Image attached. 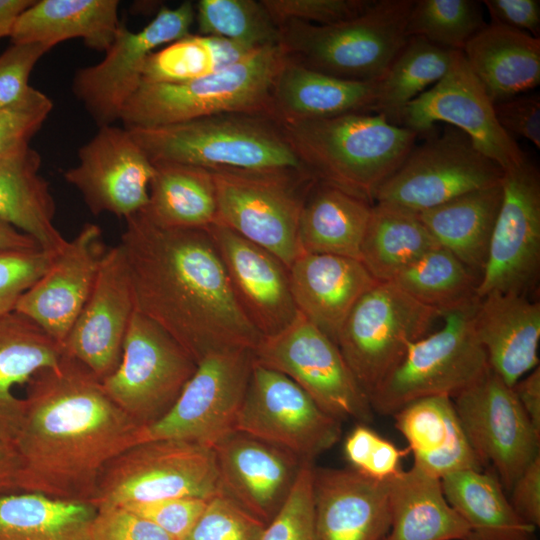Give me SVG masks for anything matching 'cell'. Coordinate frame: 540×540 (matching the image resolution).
<instances>
[{
  "instance_id": "cell-44",
  "label": "cell",
  "mask_w": 540,
  "mask_h": 540,
  "mask_svg": "<svg viewBox=\"0 0 540 540\" xmlns=\"http://www.w3.org/2000/svg\"><path fill=\"white\" fill-rule=\"evenodd\" d=\"M195 20L199 35L256 49L279 43V26L261 0H199Z\"/></svg>"
},
{
  "instance_id": "cell-7",
  "label": "cell",
  "mask_w": 540,
  "mask_h": 540,
  "mask_svg": "<svg viewBox=\"0 0 540 540\" xmlns=\"http://www.w3.org/2000/svg\"><path fill=\"white\" fill-rule=\"evenodd\" d=\"M478 300L442 312V327L409 345L399 363L370 395L374 413L393 416L421 398H453L488 370L474 326Z\"/></svg>"
},
{
  "instance_id": "cell-33",
  "label": "cell",
  "mask_w": 540,
  "mask_h": 540,
  "mask_svg": "<svg viewBox=\"0 0 540 540\" xmlns=\"http://www.w3.org/2000/svg\"><path fill=\"white\" fill-rule=\"evenodd\" d=\"M118 0L34 1L17 19L12 43H45L52 47L73 38L105 52L121 25Z\"/></svg>"
},
{
  "instance_id": "cell-39",
  "label": "cell",
  "mask_w": 540,
  "mask_h": 540,
  "mask_svg": "<svg viewBox=\"0 0 540 540\" xmlns=\"http://www.w3.org/2000/svg\"><path fill=\"white\" fill-rule=\"evenodd\" d=\"M97 508L34 492L0 496V540H91Z\"/></svg>"
},
{
  "instance_id": "cell-15",
  "label": "cell",
  "mask_w": 540,
  "mask_h": 540,
  "mask_svg": "<svg viewBox=\"0 0 540 540\" xmlns=\"http://www.w3.org/2000/svg\"><path fill=\"white\" fill-rule=\"evenodd\" d=\"M235 430L313 462L340 440L342 422L289 377L254 361Z\"/></svg>"
},
{
  "instance_id": "cell-52",
  "label": "cell",
  "mask_w": 540,
  "mask_h": 540,
  "mask_svg": "<svg viewBox=\"0 0 540 540\" xmlns=\"http://www.w3.org/2000/svg\"><path fill=\"white\" fill-rule=\"evenodd\" d=\"M91 540H175L151 521L123 506L97 508Z\"/></svg>"
},
{
  "instance_id": "cell-27",
  "label": "cell",
  "mask_w": 540,
  "mask_h": 540,
  "mask_svg": "<svg viewBox=\"0 0 540 540\" xmlns=\"http://www.w3.org/2000/svg\"><path fill=\"white\" fill-rule=\"evenodd\" d=\"M474 326L489 368L513 387L539 366L540 303L515 293L479 298Z\"/></svg>"
},
{
  "instance_id": "cell-41",
  "label": "cell",
  "mask_w": 540,
  "mask_h": 540,
  "mask_svg": "<svg viewBox=\"0 0 540 540\" xmlns=\"http://www.w3.org/2000/svg\"><path fill=\"white\" fill-rule=\"evenodd\" d=\"M455 52L436 46L422 37H408L377 82L378 97L374 113L401 126L406 106L445 76Z\"/></svg>"
},
{
  "instance_id": "cell-36",
  "label": "cell",
  "mask_w": 540,
  "mask_h": 540,
  "mask_svg": "<svg viewBox=\"0 0 540 540\" xmlns=\"http://www.w3.org/2000/svg\"><path fill=\"white\" fill-rule=\"evenodd\" d=\"M501 201L500 181L423 211L417 216L441 247L481 277Z\"/></svg>"
},
{
  "instance_id": "cell-5",
  "label": "cell",
  "mask_w": 540,
  "mask_h": 540,
  "mask_svg": "<svg viewBox=\"0 0 540 540\" xmlns=\"http://www.w3.org/2000/svg\"><path fill=\"white\" fill-rule=\"evenodd\" d=\"M286 60L278 43L201 78L175 83L141 82L127 101L120 121L124 128L133 129L224 113L273 118V84Z\"/></svg>"
},
{
  "instance_id": "cell-29",
  "label": "cell",
  "mask_w": 540,
  "mask_h": 540,
  "mask_svg": "<svg viewBox=\"0 0 540 540\" xmlns=\"http://www.w3.org/2000/svg\"><path fill=\"white\" fill-rule=\"evenodd\" d=\"M377 82L330 76L286 60L273 84V118L278 123L374 113Z\"/></svg>"
},
{
  "instance_id": "cell-16",
  "label": "cell",
  "mask_w": 540,
  "mask_h": 540,
  "mask_svg": "<svg viewBox=\"0 0 540 540\" xmlns=\"http://www.w3.org/2000/svg\"><path fill=\"white\" fill-rule=\"evenodd\" d=\"M194 20L195 4L184 1L175 8L161 7L138 32L121 24L102 61L75 73L73 93L98 127L120 121L127 101L142 82L148 56L159 46L189 35Z\"/></svg>"
},
{
  "instance_id": "cell-45",
  "label": "cell",
  "mask_w": 540,
  "mask_h": 540,
  "mask_svg": "<svg viewBox=\"0 0 540 540\" xmlns=\"http://www.w3.org/2000/svg\"><path fill=\"white\" fill-rule=\"evenodd\" d=\"M481 2L473 0H417L410 10L406 34L422 37L452 51L466 44L487 24Z\"/></svg>"
},
{
  "instance_id": "cell-49",
  "label": "cell",
  "mask_w": 540,
  "mask_h": 540,
  "mask_svg": "<svg viewBox=\"0 0 540 540\" xmlns=\"http://www.w3.org/2000/svg\"><path fill=\"white\" fill-rule=\"evenodd\" d=\"M57 254L38 247L0 255V317L15 310L20 297L46 272Z\"/></svg>"
},
{
  "instance_id": "cell-53",
  "label": "cell",
  "mask_w": 540,
  "mask_h": 540,
  "mask_svg": "<svg viewBox=\"0 0 540 540\" xmlns=\"http://www.w3.org/2000/svg\"><path fill=\"white\" fill-rule=\"evenodd\" d=\"M208 499L169 498L123 506L151 521L175 540H182L203 512Z\"/></svg>"
},
{
  "instance_id": "cell-28",
  "label": "cell",
  "mask_w": 540,
  "mask_h": 540,
  "mask_svg": "<svg viewBox=\"0 0 540 540\" xmlns=\"http://www.w3.org/2000/svg\"><path fill=\"white\" fill-rule=\"evenodd\" d=\"M395 426L413 454V466L442 479L455 472L482 469L457 417L452 398L445 395L415 400L394 415Z\"/></svg>"
},
{
  "instance_id": "cell-23",
  "label": "cell",
  "mask_w": 540,
  "mask_h": 540,
  "mask_svg": "<svg viewBox=\"0 0 540 540\" xmlns=\"http://www.w3.org/2000/svg\"><path fill=\"white\" fill-rule=\"evenodd\" d=\"M212 448L220 492L267 525L288 498L305 461L237 430Z\"/></svg>"
},
{
  "instance_id": "cell-13",
  "label": "cell",
  "mask_w": 540,
  "mask_h": 540,
  "mask_svg": "<svg viewBox=\"0 0 540 540\" xmlns=\"http://www.w3.org/2000/svg\"><path fill=\"white\" fill-rule=\"evenodd\" d=\"M254 361L299 385L326 413L341 422L373 421L374 411L337 344L298 312L280 333L263 337Z\"/></svg>"
},
{
  "instance_id": "cell-35",
  "label": "cell",
  "mask_w": 540,
  "mask_h": 540,
  "mask_svg": "<svg viewBox=\"0 0 540 540\" xmlns=\"http://www.w3.org/2000/svg\"><path fill=\"white\" fill-rule=\"evenodd\" d=\"M372 207L362 199L316 181L306 195L299 218L301 253L360 260Z\"/></svg>"
},
{
  "instance_id": "cell-57",
  "label": "cell",
  "mask_w": 540,
  "mask_h": 540,
  "mask_svg": "<svg viewBox=\"0 0 540 540\" xmlns=\"http://www.w3.org/2000/svg\"><path fill=\"white\" fill-rule=\"evenodd\" d=\"M410 453L409 449H399L394 443L379 437L362 472L377 481H386L401 469V459Z\"/></svg>"
},
{
  "instance_id": "cell-18",
  "label": "cell",
  "mask_w": 540,
  "mask_h": 540,
  "mask_svg": "<svg viewBox=\"0 0 540 540\" xmlns=\"http://www.w3.org/2000/svg\"><path fill=\"white\" fill-rule=\"evenodd\" d=\"M462 429L482 466L490 463L510 491L525 468L540 455L538 432L512 387L490 368L452 398Z\"/></svg>"
},
{
  "instance_id": "cell-10",
  "label": "cell",
  "mask_w": 540,
  "mask_h": 540,
  "mask_svg": "<svg viewBox=\"0 0 540 540\" xmlns=\"http://www.w3.org/2000/svg\"><path fill=\"white\" fill-rule=\"evenodd\" d=\"M440 316L390 282L376 283L357 301L336 344L369 399L409 345L427 335Z\"/></svg>"
},
{
  "instance_id": "cell-11",
  "label": "cell",
  "mask_w": 540,
  "mask_h": 540,
  "mask_svg": "<svg viewBox=\"0 0 540 540\" xmlns=\"http://www.w3.org/2000/svg\"><path fill=\"white\" fill-rule=\"evenodd\" d=\"M504 171L459 129L447 125L413 147L380 186L374 204L419 214L502 180Z\"/></svg>"
},
{
  "instance_id": "cell-1",
  "label": "cell",
  "mask_w": 540,
  "mask_h": 540,
  "mask_svg": "<svg viewBox=\"0 0 540 540\" xmlns=\"http://www.w3.org/2000/svg\"><path fill=\"white\" fill-rule=\"evenodd\" d=\"M119 244L135 311L164 329L197 364L211 354L259 344L263 337L238 303L207 228L163 227L139 211L125 218Z\"/></svg>"
},
{
  "instance_id": "cell-20",
  "label": "cell",
  "mask_w": 540,
  "mask_h": 540,
  "mask_svg": "<svg viewBox=\"0 0 540 540\" xmlns=\"http://www.w3.org/2000/svg\"><path fill=\"white\" fill-rule=\"evenodd\" d=\"M154 165L124 127H99L78 150V164L63 176L94 215L127 218L148 202Z\"/></svg>"
},
{
  "instance_id": "cell-3",
  "label": "cell",
  "mask_w": 540,
  "mask_h": 540,
  "mask_svg": "<svg viewBox=\"0 0 540 540\" xmlns=\"http://www.w3.org/2000/svg\"><path fill=\"white\" fill-rule=\"evenodd\" d=\"M279 124L317 181L372 205L378 189L402 165L418 136L377 113Z\"/></svg>"
},
{
  "instance_id": "cell-38",
  "label": "cell",
  "mask_w": 540,
  "mask_h": 540,
  "mask_svg": "<svg viewBox=\"0 0 540 540\" xmlns=\"http://www.w3.org/2000/svg\"><path fill=\"white\" fill-rule=\"evenodd\" d=\"M149 197L141 212L152 222L171 228H208L218 221L212 172L169 161L153 162Z\"/></svg>"
},
{
  "instance_id": "cell-2",
  "label": "cell",
  "mask_w": 540,
  "mask_h": 540,
  "mask_svg": "<svg viewBox=\"0 0 540 540\" xmlns=\"http://www.w3.org/2000/svg\"><path fill=\"white\" fill-rule=\"evenodd\" d=\"M139 430L101 380L65 354L28 382L13 445L17 489L91 503L103 469L138 443Z\"/></svg>"
},
{
  "instance_id": "cell-40",
  "label": "cell",
  "mask_w": 540,
  "mask_h": 540,
  "mask_svg": "<svg viewBox=\"0 0 540 540\" xmlns=\"http://www.w3.org/2000/svg\"><path fill=\"white\" fill-rule=\"evenodd\" d=\"M438 246L417 214L374 204L361 245L360 261L377 282H390Z\"/></svg>"
},
{
  "instance_id": "cell-42",
  "label": "cell",
  "mask_w": 540,
  "mask_h": 540,
  "mask_svg": "<svg viewBox=\"0 0 540 540\" xmlns=\"http://www.w3.org/2000/svg\"><path fill=\"white\" fill-rule=\"evenodd\" d=\"M480 275L438 246L401 271L390 283L440 314L478 298Z\"/></svg>"
},
{
  "instance_id": "cell-56",
  "label": "cell",
  "mask_w": 540,
  "mask_h": 540,
  "mask_svg": "<svg viewBox=\"0 0 540 540\" xmlns=\"http://www.w3.org/2000/svg\"><path fill=\"white\" fill-rule=\"evenodd\" d=\"M510 503L527 523L540 526V455L519 475L511 489Z\"/></svg>"
},
{
  "instance_id": "cell-50",
  "label": "cell",
  "mask_w": 540,
  "mask_h": 540,
  "mask_svg": "<svg viewBox=\"0 0 540 540\" xmlns=\"http://www.w3.org/2000/svg\"><path fill=\"white\" fill-rule=\"evenodd\" d=\"M279 26L288 21L333 25L350 20L367 10L373 0H261Z\"/></svg>"
},
{
  "instance_id": "cell-30",
  "label": "cell",
  "mask_w": 540,
  "mask_h": 540,
  "mask_svg": "<svg viewBox=\"0 0 540 540\" xmlns=\"http://www.w3.org/2000/svg\"><path fill=\"white\" fill-rule=\"evenodd\" d=\"M64 355L63 346L28 317L16 311L0 317V443L13 448L20 425L23 398L13 393L15 386L57 366Z\"/></svg>"
},
{
  "instance_id": "cell-34",
  "label": "cell",
  "mask_w": 540,
  "mask_h": 540,
  "mask_svg": "<svg viewBox=\"0 0 540 540\" xmlns=\"http://www.w3.org/2000/svg\"><path fill=\"white\" fill-rule=\"evenodd\" d=\"M40 166L32 148L0 159V222L30 236L41 249L59 253L67 240L54 224L56 205Z\"/></svg>"
},
{
  "instance_id": "cell-4",
  "label": "cell",
  "mask_w": 540,
  "mask_h": 540,
  "mask_svg": "<svg viewBox=\"0 0 540 540\" xmlns=\"http://www.w3.org/2000/svg\"><path fill=\"white\" fill-rule=\"evenodd\" d=\"M127 130L152 163L178 162L212 171L311 175L281 125L263 115L224 113Z\"/></svg>"
},
{
  "instance_id": "cell-19",
  "label": "cell",
  "mask_w": 540,
  "mask_h": 540,
  "mask_svg": "<svg viewBox=\"0 0 540 540\" xmlns=\"http://www.w3.org/2000/svg\"><path fill=\"white\" fill-rule=\"evenodd\" d=\"M437 122L465 133L486 157L503 171L527 158L513 137L499 124L494 103L466 62L456 51L449 71L405 108L401 126L429 134Z\"/></svg>"
},
{
  "instance_id": "cell-55",
  "label": "cell",
  "mask_w": 540,
  "mask_h": 540,
  "mask_svg": "<svg viewBox=\"0 0 540 540\" xmlns=\"http://www.w3.org/2000/svg\"><path fill=\"white\" fill-rule=\"evenodd\" d=\"M481 3L487 8L492 24L506 26L539 37V0H484Z\"/></svg>"
},
{
  "instance_id": "cell-24",
  "label": "cell",
  "mask_w": 540,
  "mask_h": 540,
  "mask_svg": "<svg viewBox=\"0 0 540 540\" xmlns=\"http://www.w3.org/2000/svg\"><path fill=\"white\" fill-rule=\"evenodd\" d=\"M207 229L234 295L253 326L262 337L274 336L287 328L298 315L287 266L268 250L220 223Z\"/></svg>"
},
{
  "instance_id": "cell-26",
  "label": "cell",
  "mask_w": 540,
  "mask_h": 540,
  "mask_svg": "<svg viewBox=\"0 0 540 540\" xmlns=\"http://www.w3.org/2000/svg\"><path fill=\"white\" fill-rule=\"evenodd\" d=\"M298 312L336 343L357 301L376 283L360 260L301 253L288 268Z\"/></svg>"
},
{
  "instance_id": "cell-37",
  "label": "cell",
  "mask_w": 540,
  "mask_h": 540,
  "mask_svg": "<svg viewBox=\"0 0 540 540\" xmlns=\"http://www.w3.org/2000/svg\"><path fill=\"white\" fill-rule=\"evenodd\" d=\"M441 484L469 528L467 540H532L536 528L516 513L494 474L468 469L443 477Z\"/></svg>"
},
{
  "instance_id": "cell-46",
  "label": "cell",
  "mask_w": 540,
  "mask_h": 540,
  "mask_svg": "<svg viewBox=\"0 0 540 540\" xmlns=\"http://www.w3.org/2000/svg\"><path fill=\"white\" fill-rule=\"evenodd\" d=\"M313 462L305 461L285 503L259 540H318L313 495Z\"/></svg>"
},
{
  "instance_id": "cell-6",
  "label": "cell",
  "mask_w": 540,
  "mask_h": 540,
  "mask_svg": "<svg viewBox=\"0 0 540 540\" xmlns=\"http://www.w3.org/2000/svg\"><path fill=\"white\" fill-rule=\"evenodd\" d=\"M414 0L373 1L362 14L333 25L288 21L279 44L288 60L341 79L378 82L406 43Z\"/></svg>"
},
{
  "instance_id": "cell-58",
  "label": "cell",
  "mask_w": 540,
  "mask_h": 540,
  "mask_svg": "<svg viewBox=\"0 0 540 540\" xmlns=\"http://www.w3.org/2000/svg\"><path fill=\"white\" fill-rule=\"evenodd\" d=\"M379 435L367 424L356 425L344 441V455L351 468L362 472Z\"/></svg>"
},
{
  "instance_id": "cell-32",
  "label": "cell",
  "mask_w": 540,
  "mask_h": 540,
  "mask_svg": "<svg viewBox=\"0 0 540 540\" xmlns=\"http://www.w3.org/2000/svg\"><path fill=\"white\" fill-rule=\"evenodd\" d=\"M386 483L390 528L384 540H467L469 528L449 505L440 479L412 466Z\"/></svg>"
},
{
  "instance_id": "cell-60",
  "label": "cell",
  "mask_w": 540,
  "mask_h": 540,
  "mask_svg": "<svg viewBox=\"0 0 540 540\" xmlns=\"http://www.w3.org/2000/svg\"><path fill=\"white\" fill-rule=\"evenodd\" d=\"M19 462L15 450L0 443V496L18 492Z\"/></svg>"
},
{
  "instance_id": "cell-21",
  "label": "cell",
  "mask_w": 540,
  "mask_h": 540,
  "mask_svg": "<svg viewBox=\"0 0 540 540\" xmlns=\"http://www.w3.org/2000/svg\"><path fill=\"white\" fill-rule=\"evenodd\" d=\"M134 312L129 268L118 244L105 252L90 296L63 343L64 353L102 381L120 363Z\"/></svg>"
},
{
  "instance_id": "cell-54",
  "label": "cell",
  "mask_w": 540,
  "mask_h": 540,
  "mask_svg": "<svg viewBox=\"0 0 540 540\" xmlns=\"http://www.w3.org/2000/svg\"><path fill=\"white\" fill-rule=\"evenodd\" d=\"M501 127L512 136L518 135L540 148V96L521 94L494 104Z\"/></svg>"
},
{
  "instance_id": "cell-62",
  "label": "cell",
  "mask_w": 540,
  "mask_h": 540,
  "mask_svg": "<svg viewBox=\"0 0 540 540\" xmlns=\"http://www.w3.org/2000/svg\"><path fill=\"white\" fill-rule=\"evenodd\" d=\"M35 0H0V38L11 35L18 17Z\"/></svg>"
},
{
  "instance_id": "cell-12",
  "label": "cell",
  "mask_w": 540,
  "mask_h": 540,
  "mask_svg": "<svg viewBox=\"0 0 540 540\" xmlns=\"http://www.w3.org/2000/svg\"><path fill=\"white\" fill-rule=\"evenodd\" d=\"M196 368L197 363L176 340L135 311L120 363L101 382L112 401L143 428L170 410Z\"/></svg>"
},
{
  "instance_id": "cell-59",
  "label": "cell",
  "mask_w": 540,
  "mask_h": 540,
  "mask_svg": "<svg viewBox=\"0 0 540 540\" xmlns=\"http://www.w3.org/2000/svg\"><path fill=\"white\" fill-rule=\"evenodd\" d=\"M512 389L526 416L540 432V367L522 377Z\"/></svg>"
},
{
  "instance_id": "cell-25",
  "label": "cell",
  "mask_w": 540,
  "mask_h": 540,
  "mask_svg": "<svg viewBox=\"0 0 540 540\" xmlns=\"http://www.w3.org/2000/svg\"><path fill=\"white\" fill-rule=\"evenodd\" d=\"M318 540H384L390 528L386 481L353 468L313 469Z\"/></svg>"
},
{
  "instance_id": "cell-8",
  "label": "cell",
  "mask_w": 540,
  "mask_h": 540,
  "mask_svg": "<svg viewBox=\"0 0 540 540\" xmlns=\"http://www.w3.org/2000/svg\"><path fill=\"white\" fill-rule=\"evenodd\" d=\"M220 492L212 447L180 440L135 444L103 469L91 500L96 508L169 498L210 499Z\"/></svg>"
},
{
  "instance_id": "cell-51",
  "label": "cell",
  "mask_w": 540,
  "mask_h": 540,
  "mask_svg": "<svg viewBox=\"0 0 540 540\" xmlns=\"http://www.w3.org/2000/svg\"><path fill=\"white\" fill-rule=\"evenodd\" d=\"M52 48L45 43H12L0 54V109L26 96L34 66Z\"/></svg>"
},
{
  "instance_id": "cell-17",
  "label": "cell",
  "mask_w": 540,
  "mask_h": 540,
  "mask_svg": "<svg viewBox=\"0 0 540 540\" xmlns=\"http://www.w3.org/2000/svg\"><path fill=\"white\" fill-rule=\"evenodd\" d=\"M502 201L477 288L528 296L540 273V174L528 158L504 171Z\"/></svg>"
},
{
  "instance_id": "cell-9",
  "label": "cell",
  "mask_w": 540,
  "mask_h": 540,
  "mask_svg": "<svg viewBox=\"0 0 540 540\" xmlns=\"http://www.w3.org/2000/svg\"><path fill=\"white\" fill-rule=\"evenodd\" d=\"M210 171L217 223L268 250L289 268L301 254L299 218L306 195L317 180L293 172Z\"/></svg>"
},
{
  "instance_id": "cell-43",
  "label": "cell",
  "mask_w": 540,
  "mask_h": 540,
  "mask_svg": "<svg viewBox=\"0 0 540 540\" xmlns=\"http://www.w3.org/2000/svg\"><path fill=\"white\" fill-rule=\"evenodd\" d=\"M258 49L213 36L189 34L148 56L142 82L175 83L201 78L240 61Z\"/></svg>"
},
{
  "instance_id": "cell-14",
  "label": "cell",
  "mask_w": 540,
  "mask_h": 540,
  "mask_svg": "<svg viewBox=\"0 0 540 540\" xmlns=\"http://www.w3.org/2000/svg\"><path fill=\"white\" fill-rule=\"evenodd\" d=\"M253 364L250 349L204 358L170 410L140 428L138 443L171 439L213 447L235 431Z\"/></svg>"
},
{
  "instance_id": "cell-47",
  "label": "cell",
  "mask_w": 540,
  "mask_h": 540,
  "mask_svg": "<svg viewBox=\"0 0 540 540\" xmlns=\"http://www.w3.org/2000/svg\"><path fill=\"white\" fill-rule=\"evenodd\" d=\"M265 524L222 492L208 499L182 540H259Z\"/></svg>"
},
{
  "instance_id": "cell-48",
  "label": "cell",
  "mask_w": 540,
  "mask_h": 540,
  "mask_svg": "<svg viewBox=\"0 0 540 540\" xmlns=\"http://www.w3.org/2000/svg\"><path fill=\"white\" fill-rule=\"evenodd\" d=\"M52 109V100L33 87L19 102L0 109V159L28 151Z\"/></svg>"
},
{
  "instance_id": "cell-22",
  "label": "cell",
  "mask_w": 540,
  "mask_h": 540,
  "mask_svg": "<svg viewBox=\"0 0 540 540\" xmlns=\"http://www.w3.org/2000/svg\"><path fill=\"white\" fill-rule=\"evenodd\" d=\"M106 250L101 228L85 224L23 293L14 311L63 346L90 296Z\"/></svg>"
},
{
  "instance_id": "cell-31",
  "label": "cell",
  "mask_w": 540,
  "mask_h": 540,
  "mask_svg": "<svg viewBox=\"0 0 540 540\" xmlns=\"http://www.w3.org/2000/svg\"><path fill=\"white\" fill-rule=\"evenodd\" d=\"M495 104L540 83V37L502 25H486L462 51Z\"/></svg>"
},
{
  "instance_id": "cell-61",
  "label": "cell",
  "mask_w": 540,
  "mask_h": 540,
  "mask_svg": "<svg viewBox=\"0 0 540 540\" xmlns=\"http://www.w3.org/2000/svg\"><path fill=\"white\" fill-rule=\"evenodd\" d=\"M38 247L37 243L30 236L8 224L0 222V255Z\"/></svg>"
}]
</instances>
